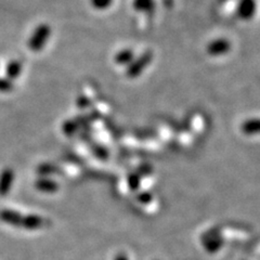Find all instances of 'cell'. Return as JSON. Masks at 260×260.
Wrapping results in <instances>:
<instances>
[{
    "label": "cell",
    "instance_id": "obj_8",
    "mask_svg": "<svg viewBox=\"0 0 260 260\" xmlns=\"http://www.w3.org/2000/svg\"><path fill=\"white\" fill-rule=\"evenodd\" d=\"M241 131L246 136L260 135V117L245 119L241 124Z\"/></svg>",
    "mask_w": 260,
    "mask_h": 260
},
{
    "label": "cell",
    "instance_id": "obj_20",
    "mask_svg": "<svg viewBox=\"0 0 260 260\" xmlns=\"http://www.w3.org/2000/svg\"><path fill=\"white\" fill-rule=\"evenodd\" d=\"M89 105V100L87 99L86 97H79L77 99V106H79L81 109L87 108Z\"/></svg>",
    "mask_w": 260,
    "mask_h": 260
},
{
    "label": "cell",
    "instance_id": "obj_11",
    "mask_svg": "<svg viewBox=\"0 0 260 260\" xmlns=\"http://www.w3.org/2000/svg\"><path fill=\"white\" fill-rule=\"evenodd\" d=\"M132 8L137 12L152 15L155 10V0H132Z\"/></svg>",
    "mask_w": 260,
    "mask_h": 260
},
{
    "label": "cell",
    "instance_id": "obj_12",
    "mask_svg": "<svg viewBox=\"0 0 260 260\" xmlns=\"http://www.w3.org/2000/svg\"><path fill=\"white\" fill-rule=\"evenodd\" d=\"M22 73V63L18 61V60H12L11 62L8 63L6 68V74L10 81L12 79L18 78Z\"/></svg>",
    "mask_w": 260,
    "mask_h": 260
},
{
    "label": "cell",
    "instance_id": "obj_3",
    "mask_svg": "<svg viewBox=\"0 0 260 260\" xmlns=\"http://www.w3.org/2000/svg\"><path fill=\"white\" fill-rule=\"evenodd\" d=\"M51 29L48 24H41L37 26V29L33 33L30 38L29 46L33 51H41L46 46L47 42L50 37Z\"/></svg>",
    "mask_w": 260,
    "mask_h": 260
},
{
    "label": "cell",
    "instance_id": "obj_1",
    "mask_svg": "<svg viewBox=\"0 0 260 260\" xmlns=\"http://www.w3.org/2000/svg\"><path fill=\"white\" fill-rule=\"evenodd\" d=\"M153 59H154V53L151 50H145L141 55L135 58V60L126 68V76L129 79H136L141 76L145 70L151 65Z\"/></svg>",
    "mask_w": 260,
    "mask_h": 260
},
{
    "label": "cell",
    "instance_id": "obj_13",
    "mask_svg": "<svg viewBox=\"0 0 260 260\" xmlns=\"http://www.w3.org/2000/svg\"><path fill=\"white\" fill-rule=\"evenodd\" d=\"M203 244L206 250H208L209 252H216L222 246V239L217 234L214 236L207 235V237L203 239Z\"/></svg>",
    "mask_w": 260,
    "mask_h": 260
},
{
    "label": "cell",
    "instance_id": "obj_10",
    "mask_svg": "<svg viewBox=\"0 0 260 260\" xmlns=\"http://www.w3.org/2000/svg\"><path fill=\"white\" fill-rule=\"evenodd\" d=\"M21 226L26 230H30V231L42 229L44 226V219L38 215L23 216V221H22Z\"/></svg>",
    "mask_w": 260,
    "mask_h": 260
},
{
    "label": "cell",
    "instance_id": "obj_19",
    "mask_svg": "<svg viewBox=\"0 0 260 260\" xmlns=\"http://www.w3.org/2000/svg\"><path fill=\"white\" fill-rule=\"evenodd\" d=\"M151 199H152V195L148 192H143V193H141V194H139V196H138V201L143 204L150 203Z\"/></svg>",
    "mask_w": 260,
    "mask_h": 260
},
{
    "label": "cell",
    "instance_id": "obj_17",
    "mask_svg": "<svg viewBox=\"0 0 260 260\" xmlns=\"http://www.w3.org/2000/svg\"><path fill=\"white\" fill-rule=\"evenodd\" d=\"M12 88H13L12 81H10L9 78H0V91L7 92L12 90Z\"/></svg>",
    "mask_w": 260,
    "mask_h": 260
},
{
    "label": "cell",
    "instance_id": "obj_15",
    "mask_svg": "<svg viewBox=\"0 0 260 260\" xmlns=\"http://www.w3.org/2000/svg\"><path fill=\"white\" fill-rule=\"evenodd\" d=\"M79 127H81V126L78 125L76 119H70V121H66L63 124L62 129L66 136H73L74 133H76V131L79 129Z\"/></svg>",
    "mask_w": 260,
    "mask_h": 260
},
{
    "label": "cell",
    "instance_id": "obj_16",
    "mask_svg": "<svg viewBox=\"0 0 260 260\" xmlns=\"http://www.w3.org/2000/svg\"><path fill=\"white\" fill-rule=\"evenodd\" d=\"M114 4V0H90L92 8L98 11H105Z\"/></svg>",
    "mask_w": 260,
    "mask_h": 260
},
{
    "label": "cell",
    "instance_id": "obj_21",
    "mask_svg": "<svg viewBox=\"0 0 260 260\" xmlns=\"http://www.w3.org/2000/svg\"><path fill=\"white\" fill-rule=\"evenodd\" d=\"M114 260H128V258H127V256H126L125 254H119V255H117V256L115 257Z\"/></svg>",
    "mask_w": 260,
    "mask_h": 260
},
{
    "label": "cell",
    "instance_id": "obj_6",
    "mask_svg": "<svg viewBox=\"0 0 260 260\" xmlns=\"http://www.w3.org/2000/svg\"><path fill=\"white\" fill-rule=\"evenodd\" d=\"M136 53L135 50L132 48H123L121 50H118L114 57H113V60H114V63L118 66H125V68H127V66L135 60L136 58Z\"/></svg>",
    "mask_w": 260,
    "mask_h": 260
},
{
    "label": "cell",
    "instance_id": "obj_14",
    "mask_svg": "<svg viewBox=\"0 0 260 260\" xmlns=\"http://www.w3.org/2000/svg\"><path fill=\"white\" fill-rule=\"evenodd\" d=\"M59 171V168L57 165H53V164H49V163H44L41 164L37 167V172L39 175L45 177V176H50V175H55Z\"/></svg>",
    "mask_w": 260,
    "mask_h": 260
},
{
    "label": "cell",
    "instance_id": "obj_4",
    "mask_svg": "<svg viewBox=\"0 0 260 260\" xmlns=\"http://www.w3.org/2000/svg\"><path fill=\"white\" fill-rule=\"evenodd\" d=\"M257 12L256 0H239L236 7V16L244 22L251 21Z\"/></svg>",
    "mask_w": 260,
    "mask_h": 260
},
{
    "label": "cell",
    "instance_id": "obj_18",
    "mask_svg": "<svg viewBox=\"0 0 260 260\" xmlns=\"http://www.w3.org/2000/svg\"><path fill=\"white\" fill-rule=\"evenodd\" d=\"M128 184L132 190H137L140 185V177L136 173H132L128 178Z\"/></svg>",
    "mask_w": 260,
    "mask_h": 260
},
{
    "label": "cell",
    "instance_id": "obj_7",
    "mask_svg": "<svg viewBox=\"0 0 260 260\" xmlns=\"http://www.w3.org/2000/svg\"><path fill=\"white\" fill-rule=\"evenodd\" d=\"M0 220L3 222L13 226H21L23 221V216L20 212L12 209L0 210Z\"/></svg>",
    "mask_w": 260,
    "mask_h": 260
},
{
    "label": "cell",
    "instance_id": "obj_2",
    "mask_svg": "<svg viewBox=\"0 0 260 260\" xmlns=\"http://www.w3.org/2000/svg\"><path fill=\"white\" fill-rule=\"evenodd\" d=\"M232 43L226 37H216L206 45L205 51L211 58H221L229 55L232 50Z\"/></svg>",
    "mask_w": 260,
    "mask_h": 260
},
{
    "label": "cell",
    "instance_id": "obj_5",
    "mask_svg": "<svg viewBox=\"0 0 260 260\" xmlns=\"http://www.w3.org/2000/svg\"><path fill=\"white\" fill-rule=\"evenodd\" d=\"M15 181V171L11 168H6L0 173V196L8 195Z\"/></svg>",
    "mask_w": 260,
    "mask_h": 260
},
{
    "label": "cell",
    "instance_id": "obj_9",
    "mask_svg": "<svg viewBox=\"0 0 260 260\" xmlns=\"http://www.w3.org/2000/svg\"><path fill=\"white\" fill-rule=\"evenodd\" d=\"M35 188L44 193H56L59 189V185L55 180H51L47 177H42L36 180Z\"/></svg>",
    "mask_w": 260,
    "mask_h": 260
}]
</instances>
